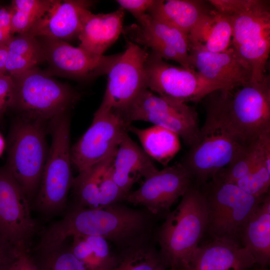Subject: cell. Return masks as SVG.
Returning a JSON list of instances; mask_svg holds the SVG:
<instances>
[{
  "mask_svg": "<svg viewBox=\"0 0 270 270\" xmlns=\"http://www.w3.org/2000/svg\"><path fill=\"white\" fill-rule=\"evenodd\" d=\"M242 244L254 258L258 268L270 264V194H267L248 218Z\"/></svg>",
  "mask_w": 270,
  "mask_h": 270,
  "instance_id": "24",
  "label": "cell"
},
{
  "mask_svg": "<svg viewBox=\"0 0 270 270\" xmlns=\"http://www.w3.org/2000/svg\"><path fill=\"white\" fill-rule=\"evenodd\" d=\"M30 203L4 166L0 167V235L17 248L30 250L39 226Z\"/></svg>",
  "mask_w": 270,
  "mask_h": 270,
  "instance_id": "14",
  "label": "cell"
},
{
  "mask_svg": "<svg viewBox=\"0 0 270 270\" xmlns=\"http://www.w3.org/2000/svg\"><path fill=\"white\" fill-rule=\"evenodd\" d=\"M94 3L90 0H55L50 10L26 34L34 37L69 40L78 37L81 13Z\"/></svg>",
  "mask_w": 270,
  "mask_h": 270,
  "instance_id": "20",
  "label": "cell"
},
{
  "mask_svg": "<svg viewBox=\"0 0 270 270\" xmlns=\"http://www.w3.org/2000/svg\"><path fill=\"white\" fill-rule=\"evenodd\" d=\"M55 0H14L12 10V32L26 34L50 10Z\"/></svg>",
  "mask_w": 270,
  "mask_h": 270,
  "instance_id": "32",
  "label": "cell"
},
{
  "mask_svg": "<svg viewBox=\"0 0 270 270\" xmlns=\"http://www.w3.org/2000/svg\"><path fill=\"white\" fill-rule=\"evenodd\" d=\"M236 184L246 193L256 197L270 192V134L265 136L261 154L252 170Z\"/></svg>",
  "mask_w": 270,
  "mask_h": 270,
  "instance_id": "33",
  "label": "cell"
},
{
  "mask_svg": "<svg viewBox=\"0 0 270 270\" xmlns=\"http://www.w3.org/2000/svg\"><path fill=\"white\" fill-rule=\"evenodd\" d=\"M199 188L206 207V234L210 238L226 240L242 246V236L244 226L266 194L254 196L236 184L224 182L214 178Z\"/></svg>",
  "mask_w": 270,
  "mask_h": 270,
  "instance_id": "7",
  "label": "cell"
},
{
  "mask_svg": "<svg viewBox=\"0 0 270 270\" xmlns=\"http://www.w3.org/2000/svg\"><path fill=\"white\" fill-rule=\"evenodd\" d=\"M70 250L86 270H110L116 254L110 248L108 241L98 236H72Z\"/></svg>",
  "mask_w": 270,
  "mask_h": 270,
  "instance_id": "28",
  "label": "cell"
},
{
  "mask_svg": "<svg viewBox=\"0 0 270 270\" xmlns=\"http://www.w3.org/2000/svg\"><path fill=\"white\" fill-rule=\"evenodd\" d=\"M8 56V45L0 44V74H6V66Z\"/></svg>",
  "mask_w": 270,
  "mask_h": 270,
  "instance_id": "40",
  "label": "cell"
},
{
  "mask_svg": "<svg viewBox=\"0 0 270 270\" xmlns=\"http://www.w3.org/2000/svg\"><path fill=\"white\" fill-rule=\"evenodd\" d=\"M248 145L206 111V120L198 138L180 162L194 185L199 187L232 162Z\"/></svg>",
  "mask_w": 270,
  "mask_h": 270,
  "instance_id": "8",
  "label": "cell"
},
{
  "mask_svg": "<svg viewBox=\"0 0 270 270\" xmlns=\"http://www.w3.org/2000/svg\"><path fill=\"white\" fill-rule=\"evenodd\" d=\"M16 254L17 248L0 235V270H10Z\"/></svg>",
  "mask_w": 270,
  "mask_h": 270,
  "instance_id": "36",
  "label": "cell"
},
{
  "mask_svg": "<svg viewBox=\"0 0 270 270\" xmlns=\"http://www.w3.org/2000/svg\"><path fill=\"white\" fill-rule=\"evenodd\" d=\"M232 28L230 46L252 70L251 81L262 82L270 52V2L268 0H210Z\"/></svg>",
  "mask_w": 270,
  "mask_h": 270,
  "instance_id": "3",
  "label": "cell"
},
{
  "mask_svg": "<svg viewBox=\"0 0 270 270\" xmlns=\"http://www.w3.org/2000/svg\"><path fill=\"white\" fill-rule=\"evenodd\" d=\"M8 46L6 74H20L45 61L42 45L37 38L26 34L14 36Z\"/></svg>",
  "mask_w": 270,
  "mask_h": 270,
  "instance_id": "27",
  "label": "cell"
},
{
  "mask_svg": "<svg viewBox=\"0 0 270 270\" xmlns=\"http://www.w3.org/2000/svg\"><path fill=\"white\" fill-rule=\"evenodd\" d=\"M116 2L120 8L130 12L136 19L147 13L155 0H118Z\"/></svg>",
  "mask_w": 270,
  "mask_h": 270,
  "instance_id": "37",
  "label": "cell"
},
{
  "mask_svg": "<svg viewBox=\"0 0 270 270\" xmlns=\"http://www.w3.org/2000/svg\"><path fill=\"white\" fill-rule=\"evenodd\" d=\"M130 125L118 112L99 107L89 128L70 148L72 166L80 172L116 152Z\"/></svg>",
  "mask_w": 270,
  "mask_h": 270,
  "instance_id": "12",
  "label": "cell"
},
{
  "mask_svg": "<svg viewBox=\"0 0 270 270\" xmlns=\"http://www.w3.org/2000/svg\"><path fill=\"white\" fill-rule=\"evenodd\" d=\"M144 238L124 247L116 254L110 270H166L168 266L159 251L144 242Z\"/></svg>",
  "mask_w": 270,
  "mask_h": 270,
  "instance_id": "29",
  "label": "cell"
},
{
  "mask_svg": "<svg viewBox=\"0 0 270 270\" xmlns=\"http://www.w3.org/2000/svg\"><path fill=\"white\" fill-rule=\"evenodd\" d=\"M256 270H270L268 267L258 268Z\"/></svg>",
  "mask_w": 270,
  "mask_h": 270,
  "instance_id": "42",
  "label": "cell"
},
{
  "mask_svg": "<svg viewBox=\"0 0 270 270\" xmlns=\"http://www.w3.org/2000/svg\"><path fill=\"white\" fill-rule=\"evenodd\" d=\"M10 270H40L30 253V250L17 248V254Z\"/></svg>",
  "mask_w": 270,
  "mask_h": 270,
  "instance_id": "39",
  "label": "cell"
},
{
  "mask_svg": "<svg viewBox=\"0 0 270 270\" xmlns=\"http://www.w3.org/2000/svg\"><path fill=\"white\" fill-rule=\"evenodd\" d=\"M10 6H0V44L8 45L14 35L12 32Z\"/></svg>",
  "mask_w": 270,
  "mask_h": 270,
  "instance_id": "38",
  "label": "cell"
},
{
  "mask_svg": "<svg viewBox=\"0 0 270 270\" xmlns=\"http://www.w3.org/2000/svg\"><path fill=\"white\" fill-rule=\"evenodd\" d=\"M256 266L252 255L242 245L210 238L200 243L184 270H250Z\"/></svg>",
  "mask_w": 270,
  "mask_h": 270,
  "instance_id": "19",
  "label": "cell"
},
{
  "mask_svg": "<svg viewBox=\"0 0 270 270\" xmlns=\"http://www.w3.org/2000/svg\"><path fill=\"white\" fill-rule=\"evenodd\" d=\"M144 69L148 89L186 103L199 102L218 90L230 89L206 79L194 70L170 64L152 52L148 53Z\"/></svg>",
  "mask_w": 270,
  "mask_h": 270,
  "instance_id": "11",
  "label": "cell"
},
{
  "mask_svg": "<svg viewBox=\"0 0 270 270\" xmlns=\"http://www.w3.org/2000/svg\"><path fill=\"white\" fill-rule=\"evenodd\" d=\"M194 184L190 173L180 162L144 178L140 187L130 192L124 200L143 206L152 216L165 218L172 206Z\"/></svg>",
  "mask_w": 270,
  "mask_h": 270,
  "instance_id": "15",
  "label": "cell"
},
{
  "mask_svg": "<svg viewBox=\"0 0 270 270\" xmlns=\"http://www.w3.org/2000/svg\"><path fill=\"white\" fill-rule=\"evenodd\" d=\"M52 143L40 186L31 208L48 220L66 209L74 178L72 170L70 118L68 112L50 122Z\"/></svg>",
  "mask_w": 270,
  "mask_h": 270,
  "instance_id": "5",
  "label": "cell"
},
{
  "mask_svg": "<svg viewBox=\"0 0 270 270\" xmlns=\"http://www.w3.org/2000/svg\"><path fill=\"white\" fill-rule=\"evenodd\" d=\"M5 146L4 140L0 134V156L2 153Z\"/></svg>",
  "mask_w": 270,
  "mask_h": 270,
  "instance_id": "41",
  "label": "cell"
},
{
  "mask_svg": "<svg viewBox=\"0 0 270 270\" xmlns=\"http://www.w3.org/2000/svg\"><path fill=\"white\" fill-rule=\"evenodd\" d=\"M208 2L201 0H155L147 13L188 36L200 18L213 8L210 4L208 6Z\"/></svg>",
  "mask_w": 270,
  "mask_h": 270,
  "instance_id": "25",
  "label": "cell"
},
{
  "mask_svg": "<svg viewBox=\"0 0 270 270\" xmlns=\"http://www.w3.org/2000/svg\"><path fill=\"white\" fill-rule=\"evenodd\" d=\"M270 132L262 134L248 144L232 162L218 172L212 178L236 184L248 174L261 154L264 136Z\"/></svg>",
  "mask_w": 270,
  "mask_h": 270,
  "instance_id": "34",
  "label": "cell"
},
{
  "mask_svg": "<svg viewBox=\"0 0 270 270\" xmlns=\"http://www.w3.org/2000/svg\"><path fill=\"white\" fill-rule=\"evenodd\" d=\"M147 216L118 203L98 208L76 204L61 220L40 232L38 244L50 246L75 236H98L126 247L144 238L150 224Z\"/></svg>",
  "mask_w": 270,
  "mask_h": 270,
  "instance_id": "1",
  "label": "cell"
},
{
  "mask_svg": "<svg viewBox=\"0 0 270 270\" xmlns=\"http://www.w3.org/2000/svg\"><path fill=\"white\" fill-rule=\"evenodd\" d=\"M46 122L19 116L12 122L8 137L4 166L30 206L38 193L48 152Z\"/></svg>",
  "mask_w": 270,
  "mask_h": 270,
  "instance_id": "6",
  "label": "cell"
},
{
  "mask_svg": "<svg viewBox=\"0 0 270 270\" xmlns=\"http://www.w3.org/2000/svg\"><path fill=\"white\" fill-rule=\"evenodd\" d=\"M30 253L40 270H86L66 240L53 246L36 245Z\"/></svg>",
  "mask_w": 270,
  "mask_h": 270,
  "instance_id": "31",
  "label": "cell"
},
{
  "mask_svg": "<svg viewBox=\"0 0 270 270\" xmlns=\"http://www.w3.org/2000/svg\"><path fill=\"white\" fill-rule=\"evenodd\" d=\"M51 72L78 80H90L108 74L122 53L108 56L93 54L64 40L37 37Z\"/></svg>",
  "mask_w": 270,
  "mask_h": 270,
  "instance_id": "16",
  "label": "cell"
},
{
  "mask_svg": "<svg viewBox=\"0 0 270 270\" xmlns=\"http://www.w3.org/2000/svg\"><path fill=\"white\" fill-rule=\"evenodd\" d=\"M14 102V86L12 77L7 74H0V123Z\"/></svg>",
  "mask_w": 270,
  "mask_h": 270,
  "instance_id": "35",
  "label": "cell"
},
{
  "mask_svg": "<svg viewBox=\"0 0 270 270\" xmlns=\"http://www.w3.org/2000/svg\"><path fill=\"white\" fill-rule=\"evenodd\" d=\"M114 180L126 196L140 178L150 176L157 170L150 158L128 136H124L112 164Z\"/></svg>",
  "mask_w": 270,
  "mask_h": 270,
  "instance_id": "22",
  "label": "cell"
},
{
  "mask_svg": "<svg viewBox=\"0 0 270 270\" xmlns=\"http://www.w3.org/2000/svg\"><path fill=\"white\" fill-rule=\"evenodd\" d=\"M171 270L168 269V270Z\"/></svg>",
  "mask_w": 270,
  "mask_h": 270,
  "instance_id": "43",
  "label": "cell"
},
{
  "mask_svg": "<svg viewBox=\"0 0 270 270\" xmlns=\"http://www.w3.org/2000/svg\"><path fill=\"white\" fill-rule=\"evenodd\" d=\"M189 55L192 67L212 82L233 89L251 81L250 66L231 46L218 52L190 48Z\"/></svg>",
  "mask_w": 270,
  "mask_h": 270,
  "instance_id": "18",
  "label": "cell"
},
{
  "mask_svg": "<svg viewBox=\"0 0 270 270\" xmlns=\"http://www.w3.org/2000/svg\"><path fill=\"white\" fill-rule=\"evenodd\" d=\"M116 154L78 172L74 178L72 188L76 196V205L86 208H100V182L104 174L112 166Z\"/></svg>",
  "mask_w": 270,
  "mask_h": 270,
  "instance_id": "30",
  "label": "cell"
},
{
  "mask_svg": "<svg viewBox=\"0 0 270 270\" xmlns=\"http://www.w3.org/2000/svg\"><path fill=\"white\" fill-rule=\"evenodd\" d=\"M206 207L198 186H190L157 234L161 257L171 270H184L206 234Z\"/></svg>",
  "mask_w": 270,
  "mask_h": 270,
  "instance_id": "4",
  "label": "cell"
},
{
  "mask_svg": "<svg viewBox=\"0 0 270 270\" xmlns=\"http://www.w3.org/2000/svg\"><path fill=\"white\" fill-rule=\"evenodd\" d=\"M136 20L137 23L123 28L122 33L127 40L150 48L164 60H172L185 68L194 70L190 64L187 34L148 13Z\"/></svg>",
  "mask_w": 270,
  "mask_h": 270,
  "instance_id": "17",
  "label": "cell"
},
{
  "mask_svg": "<svg viewBox=\"0 0 270 270\" xmlns=\"http://www.w3.org/2000/svg\"><path fill=\"white\" fill-rule=\"evenodd\" d=\"M126 122L144 121L177 134L189 148L198 138L200 126L196 110L186 103L142 90L120 114Z\"/></svg>",
  "mask_w": 270,
  "mask_h": 270,
  "instance_id": "10",
  "label": "cell"
},
{
  "mask_svg": "<svg viewBox=\"0 0 270 270\" xmlns=\"http://www.w3.org/2000/svg\"><path fill=\"white\" fill-rule=\"evenodd\" d=\"M208 95L206 109L246 144L270 132V77Z\"/></svg>",
  "mask_w": 270,
  "mask_h": 270,
  "instance_id": "2",
  "label": "cell"
},
{
  "mask_svg": "<svg viewBox=\"0 0 270 270\" xmlns=\"http://www.w3.org/2000/svg\"><path fill=\"white\" fill-rule=\"evenodd\" d=\"M128 131L138 137L143 150L150 158L164 167L167 166L181 148L179 136L161 126L154 125L146 128H139L130 124Z\"/></svg>",
  "mask_w": 270,
  "mask_h": 270,
  "instance_id": "26",
  "label": "cell"
},
{
  "mask_svg": "<svg viewBox=\"0 0 270 270\" xmlns=\"http://www.w3.org/2000/svg\"><path fill=\"white\" fill-rule=\"evenodd\" d=\"M232 37L229 18L213 8L200 18L188 34L189 48L222 52L230 46Z\"/></svg>",
  "mask_w": 270,
  "mask_h": 270,
  "instance_id": "23",
  "label": "cell"
},
{
  "mask_svg": "<svg viewBox=\"0 0 270 270\" xmlns=\"http://www.w3.org/2000/svg\"><path fill=\"white\" fill-rule=\"evenodd\" d=\"M124 10L120 7L107 14L92 13L88 8L81 13L79 46L96 55L102 56L122 33Z\"/></svg>",
  "mask_w": 270,
  "mask_h": 270,
  "instance_id": "21",
  "label": "cell"
},
{
  "mask_svg": "<svg viewBox=\"0 0 270 270\" xmlns=\"http://www.w3.org/2000/svg\"><path fill=\"white\" fill-rule=\"evenodd\" d=\"M126 42V50L108 74L106 88L100 106L120 114L147 88L144 65L149 52L146 48Z\"/></svg>",
  "mask_w": 270,
  "mask_h": 270,
  "instance_id": "13",
  "label": "cell"
},
{
  "mask_svg": "<svg viewBox=\"0 0 270 270\" xmlns=\"http://www.w3.org/2000/svg\"><path fill=\"white\" fill-rule=\"evenodd\" d=\"M11 76L14 86L13 108L20 116L50 122L68 112L80 98L78 93L70 86L37 67Z\"/></svg>",
  "mask_w": 270,
  "mask_h": 270,
  "instance_id": "9",
  "label": "cell"
}]
</instances>
